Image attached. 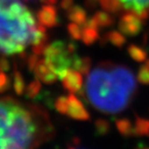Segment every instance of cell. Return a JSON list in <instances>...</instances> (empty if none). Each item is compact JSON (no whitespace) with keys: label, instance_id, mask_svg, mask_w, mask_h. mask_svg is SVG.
Listing matches in <instances>:
<instances>
[{"label":"cell","instance_id":"5","mask_svg":"<svg viewBox=\"0 0 149 149\" xmlns=\"http://www.w3.org/2000/svg\"><path fill=\"white\" fill-rule=\"evenodd\" d=\"M119 7L128 13L143 16L149 13V0H113Z\"/></svg>","mask_w":149,"mask_h":149},{"label":"cell","instance_id":"3","mask_svg":"<svg viewBox=\"0 0 149 149\" xmlns=\"http://www.w3.org/2000/svg\"><path fill=\"white\" fill-rule=\"evenodd\" d=\"M42 37L36 17L22 0H0V55L24 53Z\"/></svg>","mask_w":149,"mask_h":149},{"label":"cell","instance_id":"1","mask_svg":"<svg viewBox=\"0 0 149 149\" xmlns=\"http://www.w3.org/2000/svg\"><path fill=\"white\" fill-rule=\"evenodd\" d=\"M51 134V123L40 108L0 97V149H36Z\"/></svg>","mask_w":149,"mask_h":149},{"label":"cell","instance_id":"4","mask_svg":"<svg viewBox=\"0 0 149 149\" xmlns=\"http://www.w3.org/2000/svg\"><path fill=\"white\" fill-rule=\"evenodd\" d=\"M45 62L55 74L63 76L70 66L68 52L58 44H53L45 52Z\"/></svg>","mask_w":149,"mask_h":149},{"label":"cell","instance_id":"6","mask_svg":"<svg viewBox=\"0 0 149 149\" xmlns=\"http://www.w3.org/2000/svg\"><path fill=\"white\" fill-rule=\"evenodd\" d=\"M25 1H28V0H25Z\"/></svg>","mask_w":149,"mask_h":149},{"label":"cell","instance_id":"2","mask_svg":"<svg viewBox=\"0 0 149 149\" xmlns=\"http://www.w3.org/2000/svg\"><path fill=\"white\" fill-rule=\"evenodd\" d=\"M136 90L133 72L123 66H100L91 70L85 83L90 104L104 113H117L130 102Z\"/></svg>","mask_w":149,"mask_h":149}]
</instances>
